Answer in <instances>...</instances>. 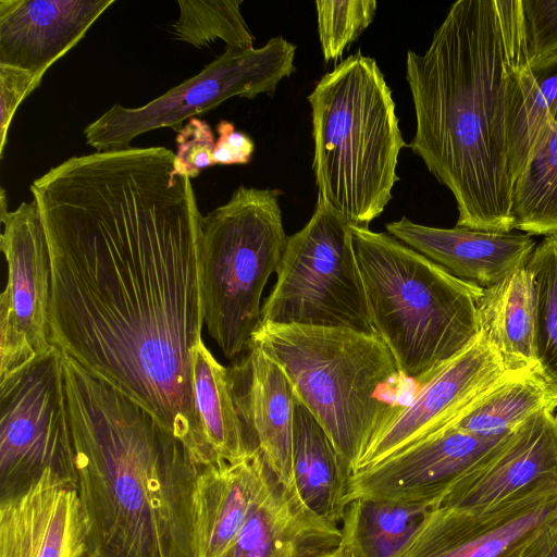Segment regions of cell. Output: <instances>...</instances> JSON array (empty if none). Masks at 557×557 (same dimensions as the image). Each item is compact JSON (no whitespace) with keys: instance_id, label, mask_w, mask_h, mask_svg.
<instances>
[{"instance_id":"obj_8","label":"cell","mask_w":557,"mask_h":557,"mask_svg":"<svg viewBox=\"0 0 557 557\" xmlns=\"http://www.w3.org/2000/svg\"><path fill=\"white\" fill-rule=\"evenodd\" d=\"M351 227L344 214L318 196L308 223L287 238L261 322L375 334Z\"/></svg>"},{"instance_id":"obj_1","label":"cell","mask_w":557,"mask_h":557,"mask_svg":"<svg viewBox=\"0 0 557 557\" xmlns=\"http://www.w3.org/2000/svg\"><path fill=\"white\" fill-rule=\"evenodd\" d=\"M174 158L164 147L72 157L30 191L50 253V344L146 409L196 461L202 214Z\"/></svg>"},{"instance_id":"obj_14","label":"cell","mask_w":557,"mask_h":557,"mask_svg":"<svg viewBox=\"0 0 557 557\" xmlns=\"http://www.w3.org/2000/svg\"><path fill=\"white\" fill-rule=\"evenodd\" d=\"M509 372L482 338L443 367L413 394L359 458L354 473L448 429Z\"/></svg>"},{"instance_id":"obj_30","label":"cell","mask_w":557,"mask_h":557,"mask_svg":"<svg viewBox=\"0 0 557 557\" xmlns=\"http://www.w3.org/2000/svg\"><path fill=\"white\" fill-rule=\"evenodd\" d=\"M242 0L178 1L180 16L173 25L177 40L203 48L220 39L227 48L253 47L251 34L242 12Z\"/></svg>"},{"instance_id":"obj_31","label":"cell","mask_w":557,"mask_h":557,"mask_svg":"<svg viewBox=\"0 0 557 557\" xmlns=\"http://www.w3.org/2000/svg\"><path fill=\"white\" fill-rule=\"evenodd\" d=\"M374 0H324L315 2L319 40L325 62L339 58L372 23Z\"/></svg>"},{"instance_id":"obj_26","label":"cell","mask_w":557,"mask_h":557,"mask_svg":"<svg viewBox=\"0 0 557 557\" xmlns=\"http://www.w3.org/2000/svg\"><path fill=\"white\" fill-rule=\"evenodd\" d=\"M513 230L529 235H557V123L550 122L511 196Z\"/></svg>"},{"instance_id":"obj_3","label":"cell","mask_w":557,"mask_h":557,"mask_svg":"<svg viewBox=\"0 0 557 557\" xmlns=\"http://www.w3.org/2000/svg\"><path fill=\"white\" fill-rule=\"evenodd\" d=\"M62 366L87 527L84 557H195L200 468L184 444L63 354Z\"/></svg>"},{"instance_id":"obj_10","label":"cell","mask_w":557,"mask_h":557,"mask_svg":"<svg viewBox=\"0 0 557 557\" xmlns=\"http://www.w3.org/2000/svg\"><path fill=\"white\" fill-rule=\"evenodd\" d=\"M1 499L52 471L76 486L72 423L62 354L50 351L0 383Z\"/></svg>"},{"instance_id":"obj_16","label":"cell","mask_w":557,"mask_h":557,"mask_svg":"<svg viewBox=\"0 0 557 557\" xmlns=\"http://www.w3.org/2000/svg\"><path fill=\"white\" fill-rule=\"evenodd\" d=\"M228 374L249 448L260 451L282 486L297 493L293 462L295 395L286 374L252 344L228 368Z\"/></svg>"},{"instance_id":"obj_24","label":"cell","mask_w":557,"mask_h":557,"mask_svg":"<svg viewBox=\"0 0 557 557\" xmlns=\"http://www.w3.org/2000/svg\"><path fill=\"white\" fill-rule=\"evenodd\" d=\"M193 383L197 466L234 460L251 450L234 404L228 368L215 360L202 341L194 349Z\"/></svg>"},{"instance_id":"obj_20","label":"cell","mask_w":557,"mask_h":557,"mask_svg":"<svg viewBox=\"0 0 557 557\" xmlns=\"http://www.w3.org/2000/svg\"><path fill=\"white\" fill-rule=\"evenodd\" d=\"M274 480L258 449L200 468L193 497L195 557H223Z\"/></svg>"},{"instance_id":"obj_13","label":"cell","mask_w":557,"mask_h":557,"mask_svg":"<svg viewBox=\"0 0 557 557\" xmlns=\"http://www.w3.org/2000/svg\"><path fill=\"white\" fill-rule=\"evenodd\" d=\"M539 495H557L556 411L540 412L517 426L432 508L483 511Z\"/></svg>"},{"instance_id":"obj_2","label":"cell","mask_w":557,"mask_h":557,"mask_svg":"<svg viewBox=\"0 0 557 557\" xmlns=\"http://www.w3.org/2000/svg\"><path fill=\"white\" fill-rule=\"evenodd\" d=\"M530 72L521 0H458L424 53L407 52L409 146L455 197L456 226L513 231L508 129Z\"/></svg>"},{"instance_id":"obj_35","label":"cell","mask_w":557,"mask_h":557,"mask_svg":"<svg viewBox=\"0 0 557 557\" xmlns=\"http://www.w3.org/2000/svg\"><path fill=\"white\" fill-rule=\"evenodd\" d=\"M216 131L219 138L215 143V164H247L255 150L253 141L246 134L235 129L227 121H221Z\"/></svg>"},{"instance_id":"obj_23","label":"cell","mask_w":557,"mask_h":557,"mask_svg":"<svg viewBox=\"0 0 557 557\" xmlns=\"http://www.w3.org/2000/svg\"><path fill=\"white\" fill-rule=\"evenodd\" d=\"M294 479L301 502L320 518L341 524L350 471L313 414L295 397Z\"/></svg>"},{"instance_id":"obj_9","label":"cell","mask_w":557,"mask_h":557,"mask_svg":"<svg viewBox=\"0 0 557 557\" xmlns=\"http://www.w3.org/2000/svg\"><path fill=\"white\" fill-rule=\"evenodd\" d=\"M295 52L296 46L282 36L259 48H226L197 75L152 101L138 108L113 104L84 129L86 141L99 152L124 149L150 131L171 127L178 132L186 120L230 98L271 96L294 73Z\"/></svg>"},{"instance_id":"obj_18","label":"cell","mask_w":557,"mask_h":557,"mask_svg":"<svg viewBox=\"0 0 557 557\" xmlns=\"http://www.w3.org/2000/svg\"><path fill=\"white\" fill-rule=\"evenodd\" d=\"M114 0H0V64L45 75Z\"/></svg>"},{"instance_id":"obj_15","label":"cell","mask_w":557,"mask_h":557,"mask_svg":"<svg viewBox=\"0 0 557 557\" xmlns=\"http://www.w3.org/2000/svg\"><path fill=\"white\" fill-rule=\"evenodd\" d=\"M508 434L482 437L454 428L438 432L351 474L346 504L363 498L431 509L454 481Z\"/></svg>"},{"instance_id":"obj_28","label":"cell","mask_w":557,"mask_h":557,"mask_svg":"<svg viewBox=\"0 0 557 557\" xmlns=\"http://www.w3.org/2000/svg\"><path fill=\"white\" fill-rule=\"evenodd\" d=\"M557 123V66L524 77L508 129V164L515 180L550 122Z\"/></svg>"},{"instance_id":"obj_12","label":"cell","mask_w":557,"mask_h":557,"mask_svg":"<svg viewBox=\"0 0 557 557\" xmlns=\"http://www.w3.org/2000/svg\"><path fill=\"white\" fill-rule=\"evenodd\" d=\"M557 523V495L483 511L432 508L394 557H524Z\"/></svg>"},{"instance_id":"obj_17","label":"cell","mask_w":557,"mask_h":557,"mask_svg":"<svg viewBox=\"0 0 557 557\" xmlns=\"http://www.w3.org/2000/svg\"><path fill=\"white\" fill-rule=\"evenodd\" d=\"M87 527L74 486L47 471L0 503V557H84Z\"/></svg>"},{"instance_id":"obj_21","label":"cell","mask_w":557,"mask_h":557,"mask_svg":"<svg viewBox=\"0 0 557 557\" xmlns=\"http://www.w3.org/2000/svg\"><path fill=\"white\" fill-rule=\"evenodd\" d=\"M342 537L339 524L314 515L274 480L223 557H313Z\"/></svg>"},{"instance_id":"obj_11","label":"cell","mask_w":557,"mask_h":557,"mask_svg":"<svg viewBox=\"0 0 557 557\" xmlns=\"http://www.w3.org/2000/svg\"><path fill=\"white\" fill-rule=\"evenodd\" d=\"M7 282L0 295V383L50 351L51 264L37 202L0 218Z\"/></svg>"},{"instance_id":"obj_38","label":"cell","mask_w":557,"mask_h":557,"mask_svg":"<svg viewBox=\"0 0 557 557\" xmlns=\"http://www.w3.org/2000/svg\"><path fill=\"white\" fill-rule=\"evenodd\" d=\"M1 197H0V218L5 215L9 211L7 210V198H5V190L4 188H1Z\"/></svg>"},{"instance_id":"obj_4","label":"cell","mask_w":557,"mask_h":557,"mask_svg":"<svg viewBox=\"0 0 557 557\" xmlns=\"http://www.w3.org/2000/svg\"><path fill=\"white\" fill-rule=\"evenodd\" d=\"M250 344L286 374L352 474L374 438L407 405L408 379L376 334L261 322Z\"/></svg>"},{"instance_id":"obj_34","label":"cell","mask_w":557,"mask_h":557,"mask_svg":"<svg viewBox=\"0 0 557 557\" xmlns=\"http://www.w3.org/2000/svg\"><path fill=\"white\" fill-rule=\"evenodd\" d=\"M42 77L28 70L0 64V158L20 103L38 87Z\"/></svg>"},{"instance_id":"obj_33","label":"cell","mask_w":557,"mask_h":557,"mask_svg":"<svg viewBox=\"0 0 557 557\" xmlns=\"http://www.w3.org/2000/svg\"><path fill=\"white\" fill-rule=\"evenodd\" d=\"M215 138L210 125L199 117L189 119L177 132V151L174 158L175 173L189 178L215 165Z\"/></svg>"},{"instance_id":"obj_36","label":"cell","mask_w":557,"mask_h":557,"mask_svg":"<svg viewBox=\"0 0 557 557\" xmlns=\"http://www.w3.org/2000/svg\"><path fill=\"white\" fill-rule=\"evenodd\" d=\"M524 557H557V523Z\"/></svg>"},{"instance_id":"obj_29","label":"cell","mask_w":557,"mask_h":557,"mask_svg":"<svg viewBox=\"0 0 557 557\" xmlns=\"http://www.w3.org/2000/svg\"><path fill=\"white\" fill-rule=\"evenodd\" d=\"M535 295L537 371L557 392V235L545 236L527 263Z\"/></svg>"},{"instance_id":"obj_37","label":"cell","mask_w":557,"mask_h":557,"mask_svg":"<svg viewBox=\"0 0 557 557\" xmlns=\"http://www.w3.org/2000/svg\"><path fill=\"white\" fill-rule=\"evenodd\" d=\"M343 532V531H342ZM313 557H356L354 547L349 539L343 533L341 543L326 552L318 554Z\"/></svg>"},{"instance_id":"obj_5","label":"cell","mask_w":557,"mask_h":557,"mask_svg":"<svg viewBox=\"0 0 557 557\" xmlns=\"http://www.w3.org/2000/svg\"><path fill=\"white\" fill-rule=\"evenodd\" d=\"M351 230L374 333L405 377L422 386L476 342V302L483 288L388 233Z\"/></svg>"},{"instance_id":"obj_6","label":"cell","mask_w":557,"mask_h":557,"mask_svg":"<svg viewBox=\"0 0 557 557\" xmlns=\"http://www.w3.org/2000/svg\"><path fill=\"white\" fill-rule=\"evenodd\" d=\"M308 101L318 196L352 225L369 227L392 199L406 146L384 74L357 52L324 74Z\"/></svg>"},{"instance_id":"obj_25","label":"cell","mask_w":557,"mask_h":557,"mask_svg":"<svg viewBox=\"0 0 557 557\" xmlns=\"http://www.w3.org/2000/svg\"><path fill=\"white\" fill-rule=\"evenodd\" d=\"M556 410L557 392L537 370L509 372L482 394L448 429L482 437H498L510 433L540 412Z\"/></svg>"},{"instance_id":"obj_32","label":"cell","mask_w":557,"mask_h":557,"mask_svg":"<svg viewBox=\"0 0 557 557\" xmlns=\"http://www.w3.org/2000/svg\"><path fill=\"white\" fill-rule=\"evenodd\" d=\"M532 73L557 66V0H521Z\"/></svg>"},{"instance_id":"obj_19","label":"cell","mask_w":557,"mask_h":557,"mask_svg":"<svg viewBox=\"0 0 557 557\" xmlns=\"http://www.w3.org/2000/svg\"><path fill=\"white\" fill-rule=\"evenodd\" d=\"M387 233L454 276L487 288L525 267L536 246L525 233H502L455 226L441 228L406 216L385 224Z\"/></svg>"},{"instance_id":"obj_22","label":"cell","mask_w":557,"mask_h":557,"mask_svg":"<svg viewBox=\"0 0 557 557\" xmlns=\"http://www.w3.org/2000/svg\"><path fill=\"white\" fill-rule=\"evenodd\" d=\"M476 319L479 337L491 346L507 371L537 370L535 295L527 265L483 288Z\"/></svg>"},{"instance_id":"obj_27","label":"cell","mask_w":557,"mask_h":557,"mask_svg":"<svg viewBox=\"0 0 557 557\" xmlns=\"http://www.w3.org/2000/svg\"><path fill=\"white\" fill-rule=\"evenodd\" d=\"M430 508L374 499L348 504L342 531L356 557H394L416 531Z\"/></svg>"},{"instance_id":"obj_7","label":"cell","mask_w":557,"mask_h":557,"mask_svg":"<svg viewBox=\"0 0 557 557\" xmlns=\"http://www.w3.org/2000/svg\"><path fill=\"white\" fill-rule=\"evenodd\" d=\"M280 196L239 186L200 221L205 324L228 359L248 349L261 323L263 288L286 247Z\"/></svg>"}]
</instances>
